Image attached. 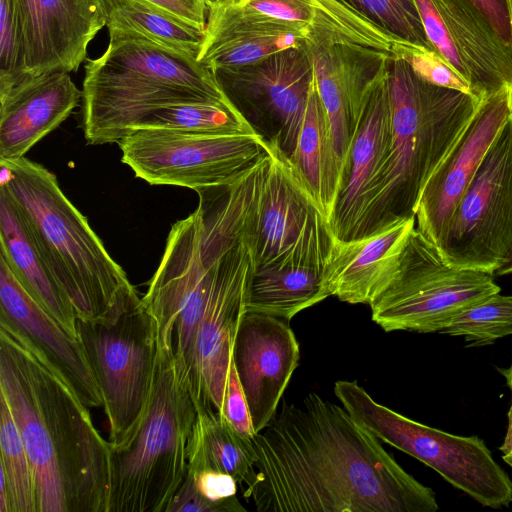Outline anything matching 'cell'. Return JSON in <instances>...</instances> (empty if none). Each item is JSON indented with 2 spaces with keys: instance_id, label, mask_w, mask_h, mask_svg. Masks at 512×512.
<instances>
[{
  "instance_id": "6da1fadb",
  "label": "cell",
  "mask_w": 512,
  "mask_h": 512,
  "mask_svg": "<svg viewBox=\"0 0 512 512\" xmlns=\"http://www.w3.org/2000/svg\"><path fill=\"white\" fill-rule=\"evenodd\" d=\"M243 495L258 512H435L434 491L406 472L342 406L315 392L251 440Z\"/></svg>"
},
{
  "instance_id": "7a4b0ae2",
  "label": "cell",
  "mask_w": 512,
  "mask_h": 512,
  "mask_svg": "<svg viewBox=\"0 0 512 512\" xmlns=\"http://www.w3.org/2000/svg\"><path fill=\"white\" fill-rule=\"evenodd\" d=\"M0 394L31 465L36 512H107L109 441L60 371L2 320Z\"/></svg>"
},
{
  "instance_id": "3957f363",
  "label": "cell",
  "mask_w": 512,
  "mask_h": 512,
  "mask_svg": "<svg viewBox=\"0 0 512 512\" xmlns=\"http://www.w3.org/2000/svg\"><path fill=\"white\" fill-rule=\"evenodd\" d=\"M387 81L392 114L390 152L383 175L349 240L415 218L425 184L484 99L425 81L394 51L387 63Z\"/></svg>"
},
{
  "instance_id": "277c9868",
  "label": "cell",
  "mask_w": 512,
  "mask_h": 512,
  "mask_svg": "<svg viewBox=\"0 0 512 512\" xmlns=\"http://www.w3.org/2000/svg\"><path fill=\"white\" fill-rule=\"evenodd\" d=\"M84 69L82 129L90 145L118 143L165 106L231 104L196 58L146 39L109 36L106 51L86 59Z\"/></svg>"
},
{
  "instance_id": "5b68a950",
  "label": "cell",
  "mask_w": 512,
  "mask_h": 512,
  "mask_svg": "<svg viewBox=\"0 0 512 512\" xmlns=\"http://www.w3.org/2000/svg\"><path fill=\"white\" fill-rule=\"evenodd\" d=\"M0 189L14 203L76 318L104 314L131 283L55 175L25 157L0 160Z\"/></svg>"
},
{
  "instance_id": "8992f818",
  "label": "cell",
  "mask_w": 512,
  "mask_h": 512,
  "mask_svg": "<svg viewBox=\"0 0 512 512\" xmlns=\"http://www.w3.org/2000/svg\"><path fill=\"white\" fill-rule=\"evenodd\" d=\"M196 406L174 358L158 349L142 415L122 440L109 442L107 512H166L188 470Z\"/></svg>"
},
{
  "instance_id": "52a82bcc",
  "label": "cell",
  "mask_w": 512,
  "mask_h": 512,
  "mask_svg": "<svg viewBox=\"0 0 512 512\" xmlns=\"http://www.w3.org/2000/svg\"><path fill=\"white\" fill-rule=\"evenodd\" d=\"M76 333L102 394L109 442H119L139 421L150 394L157 358L155 322L130 284L104 314L76 318Z\"/></svg>"
},
{
  "instance_id": "ba28073f",
  "label": "cell",
  "mask_w": 512,
  "mask_h": 512,
  "mask_svg": "<svg viewBox=\"0 0 512 512\" xmlns=\"http://www.w3.org/2000/svg\"><path fill=\"white\" fill-rule=\"evenodd\" d=\"M345 410L379 440L416 458L484 507L512 503V480L477 436H459L409 419L376 402L357 381L333 388Z\"/></svg>"
},
{
  "instance_id": "9c48e42d",
  "label": "cell",
  "mask_w": 512,
  "mask_h": 512,
  "mask_svg": "<svg viewBox=\"0 0 512 512\" xmlns=\"http://www.w3.org/2000/svg\"><path fill=\"white\" fill-rule=\"evenodd\" d=\"M266 147L246 227L253 271L284 265L323 270L335 236L331 225L288 157Z\"/></svg>"
},
{
  "instance_id": "30bf717a",
  "label": "cell",
  "mask_w": 512,
  "mask_h": 512,
  "mask_svg": "<svg viewBox=\"0 0 512 512\" xmlns=\"http://www.w3.org/2000/svg\"><path fill=\"white\" fill-rule=\"evenodd\" d=\"M492 274L454 268L414 228L399 268L369 305L372 320L386 332H440L463 310L499 293Z\"/></svg>"
},
{
  "instance_id": "8fae6325",
  "label": "cell",
  "mask_w": 512,
  "mask_h": 512,
  "mask_svg": "<svg viewBox=\"0 0 512 512\" xmlns=\"http://www.w3.org/2000/svg\"><path fill=\"white\" fill-rule=\"evenodd\" d=\"M118 145L122 162L151 185L199 190L231 185L266 154L254 133H190L142 128Z\"/></svg>"
},
{
  "instance_id": "7c38bea8",
  "label": "cell",
  "mask_w": 512,
  "mask_h": 512,
  "mask_svg": "<svg viewBox=\"0 0 512 512\" xmlns=\"http://www.w3.org/2000/svg\"><path fill=\"white\" fill-rule=\"evenodd\" d=\"M512 249V114L462 196L439 252L454 268L494 275Z\"/></svg>"
},
{
  "instance_id": "4fadbf2b",
  "label": "cell",
  "mask_w": 512,
  "mask_h": 512,
  "mask_svg": "<svg viewBox=\"0 0 512 512\" xmlns=\"http://www.w3.org/2000/svg\"><path fill=\"white\" fill-rule=\"evenodd\" d=\"M212 72L228 101L255 134L289 157L315 84L307 42L254 63Z\"/></svg>"
},
{
  "instance_id": "5bb4252c",
  "label": "cell",
  "mask_w": 512,
  "mask_h": 512,
  "mask_svg": "<svg viewBox=\"0 0 512 512\" xmlns=\"http://www.w3.org/2000/svg\"><path fill=\"white\" fill-rule=\"evenodd\" d=\"M247 226V225H246ZM253 274L246 227L224 250L201 320L188 381L196 409L222 410L232 348Z\"/></svg>"
},
{
  "instance_id": "9a60e30c",
  "label": "cell",
  "mask_w": 512,
  "mask_h": 512,
  "mask_svg": "<svg viewBox=\"0 0 512 512\" xmlns=\"http://www.w3.org/2000/svg\"><path fill=\"white\" fill-rule=\"evenodd\" d=\"M427 38L436 52L485 98L512 86V50L465 0H415Z\"/></svg>"
},
{
  "instance_id": "2e32d148",
  "label": "cell",
  "mask_w": 512,
  "mask_h": 512,
  "mask_svg": "<svg viewBox=\"0 0 512 512\" xmlns=\"http://www.w3.org/2000/svg\"><path fill=\"white\" fill-rule=\"evenodd\" d=\"M512 114V86L485 97L474 117L425 184L415 227L438 250L481 161Z\"/></svg>"
},
{
  "instance_id": "e0dca14e",
  "label": "cell",
  "mask_w": 512,
  "mask_h": 512,
  "mask_svg": "<svg viewBox=\"0 0 512 512\" xmlns=\"http://www.w3.org/2000/svg\"><path fill=\"white\" fill-rule=\"evenodd\" d=\"M299 359V343L289 321L262 313L243 314L232 360L256 434L275 417Z\"/></svg>"
},
{
  "instance_id": "ac0fdd59",
  "label": "cell",
  "mask_w": 512,
  "mask_h": 512,
  "mask_svg": "<svg viewBox=\"0 0 512 512\" xmlns=\"http://www.w3.org/2000/svg\"><path fill=\"white\" fill-rule=\"evenodd\" d=\"M26 76L76 72L89 43L106 26L99 0H14Z\"/></svg>"
},
{
  "instance_id": "d6986e66",
  "label": "cell",
  "mask_w": 512,
  "mask_h": 512,
  "mask_svg": "<svg viewBox=\"0 0 512 512\" xmlns=\"http://www.w3.org/2000/svg\"><path fill=\"white\" fill-rule=\"evenodd\" d=\"M307 46L336 151L344 164L363 109L387 71L391 52L349 44Z\"/></svg>"
},
{
  "instance_id": "ffe728a7",
  "label": "cell",
  "mask_w": 512,
  "mask_h": 512,
  "mask_svg": "<svg viewBox=\"0 0 512 512\" xmlns=\"http://www.w3.org/2000/svg\"><path fill=\"white\" fill-rule=\"evenodd\" d=\"M392 142L386 73L375 84L343 164L342 186L331 220L333 234L349 240L383 175Z\"/></svg>"
},
{
  "instance_id": "44dd1931",
  "label": "cell",
  "mask_w": 512,
  "mask_h": 512,
  "mask_svg": "<svg viewBox=\"0 0 512 512\" xmlns=\"http://www.w3.org/2000/svg\"><path fill=\"white\" fill-rule=\"evenodd\" d=\"M82 97L68 72L25 76L0 87V160L25 157L69 117Z\"/></svg>"
},
{
  "instance_id": "7402d4cb",
  "label": "cell",
  "mask_w": 512,
  "mask_h": 512,
  "mask_svg": "<svg viewBox=\"0 0 512 512\" xmlns=\"http://www.w3.org/2000/svg\"><path fill=\"white\" fill-rule=\"evenodd\" d=\"M0 320L44 354L87 408L103 405L98 382L78 338L67 332L28 294L1 256Z\"/></svg>"
},
{
  "instance_id": "603a6c76",
  "label": "cell",
  "mask_w": 512,
  "mask_h": 512,
  "mask_svg": "<svg viewBox=\"0 0 512 512\" xmlns=\"http://www.w3.org/2000/svg\"><path fill=\"white\" fill-rule=\"evenodd\" d=\"M305 43V37L283 20L241 0H218L209 4L197 60L213 71L254 63Z\"/></svg>"
},
{
  "instance_id": "cb8c5ba5",
  "label": "cell",
  "mask_w": 512,
  "mask_h": 512,
  "mask_svg": "<svg viewBox=\"0 0 512 512\" xmlns=\"http://www.w3.org/2000/svg\"><path fill=\"white\" fill-rule=\"evenodd\" d=\"M415 218L357 239L334 236L323 278L327 292L349 304L370 305L396 274Z\"/></svg>"
},
{
  "instance_id": "d4e9b609",
  "label": "cell",
  "mask_w": 512,
  "mask_h": 512,
  "mask_svg": "<svg viewBox=\"0 0 512 512\" xmlns=\"http://www.w3.org/2000/svg\"><path fill=\"white\" fill-rule=\"evenodd\" d=\"M296 28L309 45L349 44L391 52L393 38L341 0H241Z\"/></svg>"
},
{
  "instance_id": "484cf974",
  "label": "cell",
  "mask_w": 512,
  "mask_h": 512,
  "mask_svg": "<svg viewBox=\"0 0 512 512\" xmlns=\"http://www.w3.org/2000/svg\"><path fill=\"white\" fill-rule=\"evenodd\" d=\"M0 256L28 294L77 337L76 314L29 235L14 203L0 189Z\"/></svg>"
},
{
  "instance_id": "4316f807",
  "label": "cell",
  "mask_w": 512,
  "mask_h": 512,
  "mask_svg": "<svg viewBox=\"0 0 512 512\" xmlns=\"http://www.w3.org/2000/svg\"><path fill=\"white\" fill-rule=\"evenodd\" d=\"M331 225L342 186L343 161L316 80L293 152L288 157Z\"/></svg>"
},
{
  "instance_id": "83f0119b",
  "label": "cell",
  "mask_w": 512,
  "mask_h": 512,
  "mask_svg": "<svg viewBox=\"0 0 512 512\" xmlns=\"http://www.w3.org/2000/svg\"><path fill=\"white\" fill-rule=\"evenodd\" d=\"M109 36L146 39L198 58L205 28L184 21L144 0H99Z\"/></svg>"
},
{
  "instance_id": "f1b7e54d",
  "label": "cell",
  "mask_w": 512,
  "mask_h": 512,
  "mask_svg": "<svg viewBox=\"0 0 512 512\" xmlns=\"http://www.w3.org/2000/svg\"><path fill=\"white\" fill-rule=\"evenodd\" d=\"M329 296L323 270L302 265L270 267L253 271L248 286L246 312L290 321L296 314Z\"/></svg>"
},
{
  "instance_id": "f546056e",
  "label": "cell",
  "mask_w": 512,
  "mask_h": 512,
  "mask_svg": "<svg viewBox=\"0 0 512 512\" xmlns=\"http://www.w3.org/2000/svg\"><path fill=\"white\" fill-rule=\"evenodd\" d=\"M188 446V470H215L242 484L255 459L251 441L241 438L213 408L196 409Z\"/></svg>"
},
{
  "instance_id": "4dcf8cb0",
  "label": "cell",
  "mask_w": 512,
  "mask_h": 512,
  "mask_svg": "<svg viewBox=\"0 0 512 512\" xmlns=\"http://www.w3.org/2000/svg\"><path fill=\"white\" fill-rule=\"evenodd\" d=\"M142 128L190 133L255 134L231 104L221 102H189L165 106L142 118L132 131Z\"/></svg>"
},
{
  "instance_id": "1f68e13d",
  "label": "cell",
  "mask_w": 512,
  "mask_h": 512,
  "mask_svg": "<svg viewBox=\"0 0 512 512\" xmlns=\"http://www.w3.org/2000/svg\"><path fill=\"white\" fill-rule=\"evenodd\" d=\"M0 474L7 488L9 512H36L31 465L5 397L0 394Z\"/></svg>"
},
{
  "instance_id": "d6a6232c",
  "label": "cell",
  "mask_w": 512,
  "mask_h": 512,
  "mask_svg": "<svg viewBox=\"0 0 512 512\" xmlns=\"http://www.w3.org/2000/svg\"><path fill=\"white\" fill-rule=\"evenodd\" d=\"M441 333L462 337L473 347L512 335V295L487 297L456 315Z\"/></svg>"
},
{
  "instance_id": "836d02e7",
  "label": "cell",
  "mask_w": 512,
  "mask_h": 512,
  "mask_svg": "<svg viewBox=\"0 0 512 512\" xmlns=\"http://www.w3.org/2000/svg\"><path fill=\"white\" fill-rule=\"evenodd\" d=\"M396 42L436 51L427 38L415 0H341Z\"/></svg>"
},
{
  "instance_id": "e575fe53",
  "label": "cell",
  "mask_w": 512,
  "mask_h": 512,
  "mask_svg": "<svg viewBox=\"0 0 512 512\" xmlns=\"http://www.w3.org/2000/svg\"><path fill=\"white\" fill-rule=\"evenodd\" d=\"M25 76L22 30L14 0H0V87Z\"/></svg>"
},
{
  "instance_id": "d590c367",
  "label": "cell",
  "mask_w": 512,
  "mask_h": 512,
  "mask_svg": "<svg viewBox=\"0 0 512 512\" xmlns=\"http://www.w3.org/2000/svg\"><path fill=\"white\" fill-rule=\"evenodd\" d=\"M392 51L401 55L425 81L473 94L467 82L436 51L402 42H395Z\"/></svg>"
},
{
  "instance_id": "8d00e7d4",
  "label": "cell",
  "mask_w": 512,
  "mask_h": 512,
  "mask_svg": "<svg viewBox=\"0 0 512 512\" xmlns=\"http://www.w3.org/2000/svg\"><path fill=\"white\" fill-rule=\"evenodd\" d=\"M220 414L225 418L232 429L244 440L251 441L256 435L252 425L248 404L232 359Z\"/></svg>"
},
{
  "instance_id": "74e56055",
  "label": "cell",
  "mask_w": 512,
  "mask_h": 512,
  "mask_svg": "<svg viewBox=\"0 0 512 512\" xmlns=\"http://www.w3.org/2000/svg\"><path fill=\"white\" fill-rule=\"evenodd\" d=\"M237 497L223 503H216L205 498L196 488L188 473L174 495L166 512H245Z\"/></svg>"
},
{
  "instance_id": "f35d334b",
  "label": "cell",
  "mask_w": 512,
  "mask_h": 512,
  "mask_svg": "<svg viewBox=\"0 0 512 512\" xmlns=\"http://www.w3.org/2000/svg\"><path fill=\"white\" fill-rule=\"evenodd\" d=\"M503 45L512 50V0H465Z\"/></svg>"
},
{
  "instance_id": "ab89813d",
  "label": "cell",
  "mask_w": 512,
  "mask_h": 512,
  "mask_svg": "<svg viewBox=\"0 0 512 512\" xmlns=\"http://www.w3.org/2000/svg\"><path fill=\"white\" fill-rule=\"evenodd\" d=\"M198 491L208 500L226 502L236 497L237 481L229 474L215 470L187 471Z\"/></svg>"
},
{
  "instance_id": "60d3db41",
  "label": "cell",
  "mask_w": 512,
  "mask_h": 512,
  "mask_svg": "<svg viewBox=\"0 0 512 512\" xmlns=\"http://www.w3.org/2000/svg\"><path fill=\"white\" fill-rule=\"evenodd\" d=\"M158 8L199 27L205 28L208 0H144Z\"/></svg>"
},
{
  "instance_id": "b9f144b4",
  "label": "cell",
  "mask_w": 512,
  "mask_h": 512,
  "mask_svg": "<svg viewBox=\"0 0 512 512\" xmlns=\"http://www.w3.org/2000/svg\"><path fill=\"white\" fill-rule=\"evenodd\" d=\"M501 374L505 377L507 386L510 388L512 392V363L506 369L499 370ZM499 450L502 454L508 453L512 450V402L508 412V427L507 432L505 434L502 445L499 447Z\"/></svg>"
},
{
  "instance_id": "7bdbcfd3",
  "label": "cell",
  "mask_w": 512,
  "mask_h": 512,
  "mask_svg": "<svg viewBox=\"0 0 512 512\" xmlns=\"http://www.w3.org/2000/svg\"><path fill=\"white\" fill-rule=\"evenodd\" d=\"M512 274V249L506 257L500 268L494 273V276H506Z\"/></svg>"
},
{
  "instance_id": "ee69618b",
  "label": "cell",
  "mask_w": 512,
  "mask_h": 512,
  "mask_svg": "<svg viewBox=\"0 0 512 512\" xmlns=\"http://www.w3.org/2000/svg\"><path fill=\"white\" fill-rule=\"evenodd\" d=\"M502 458L512 468V450L506 454H502Z\"/></svg>"
},
{
  "instance_id": "f6af8a7d",
  "label": "cell",
  "mask_w": 512,
  "mask_h": 512,
  "mask_svg": "<svg viewBox=\"0 0 512 512\" xmlns=\"http://www.w3.org/2000/svg\"><path fill=\"white\" fill-rule=\"evenodd\" d=\"M208 1H209V4H210V3L218 1V0H208Z\"/></svg>"
}]
</instances>
